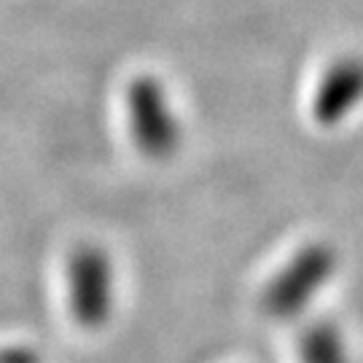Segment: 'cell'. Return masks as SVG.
I'll list each match as a JSON object with an SVG mask.
<instances>
[{"instance_id":"7a4b0ae2","label":"cell","mask_w":363,"mask_h":363,"mask_svg":"<svg viewBox=\"0 0 363 363\" xmlns=\"http://www.w3.org/2000/svg\"><path fill=\"white\" fill-rule=\"evenodd\" d=\"M0 363H38V355L27 347H6L0 350Z\"/></svg>"},{"instance_id":"6da1fadb","label":"cell","mask_w":363,"mask_h":363,"mask_svg":"<svg viewBox=\"0 0 363 363\" xmlns=\"http://www.w3.org/2000/svg\"><path fill=\"white\" fill-rule=\"evenodd\" d=\"M70 304L81 325H103L111 310V269L100 250L84 247L70 264Z\"/></svg>"}]
</instances>
